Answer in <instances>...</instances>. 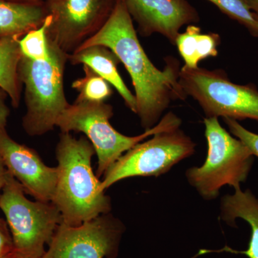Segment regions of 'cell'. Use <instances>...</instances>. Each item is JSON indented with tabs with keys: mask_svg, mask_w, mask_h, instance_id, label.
Masks as SVG:
<instances>
[{
	"mask_svg": "<svg viewBox=\"0 0 258 258\" xmlns=\"http://www.w3.org/2000/svg\"><path fill=\"white\" fill-rule=\"evenodd\" d=\"M179 82L186 96L198 102L206 118L258 121V90L252 83H232L223 70L185 66L180 70Z\"/></svg>",
	"mask_w": 258,
	"mask_h": 258,
	"instance_id": "cell-7",
	"label": "cell"
},
{
	"mask_svg": "<svg viewBox=\"0 0 258 258\" xmlns=\"http://www.w3.org/2000/svg\"><path fill=\"white\" fill-rule=\"evenodd\" d=\"M13 242L7 221L0 217V258L9 256L13 252Z\"/></svg>",
	"mask_w": 258,
	"mask_h": 258,
	"instance_id": "cell-22",
	"label": "cell"
},
{
	"mask_svg": "<svg viewBox=\"0 0 258 258\" xmlns=\"http://www.w3.org/2000/svg\"><path fill=\"white\" fill-rule=\"evenodd\" d=\"M220 42L218 34L202 33L200 28L190 25L186 31L179 34L175 45L184 61V66L189 69H196L199 67V62L204 59L217 57Z\"/></svg>",
	"mask_w": 258,
	"mask_h": 258,
	"instance_id": "cell-16",
	"label": "cell"
},
{
	"mask_svg": "<svg viewBox=\"0 0 258 258\" xmlns=\"http://www.w3.org/2000/svg\"><path fill=\"white\" fill-rule=\"evenodd\" d=\"M111 105L103 102L75 101L60 115L56 126L62 133L81 132L86 135L98 157L96 176H103L107 169L129 149L158 132L179 128L181 119L173 112L166 113L155 126L137 137H128L115 130L110 119Z\"/></svg>",
	"mask_w": 258,
	"mask_h": 258,
	"instance_id": "cell-3",
	"label": "cell"
},
{
	"mask_svg": "<svg viewBox=\"0 0 258 258\" xmlns=\"http://www.w3.org/2000/svg\"><path fill=\"white\" fill-rule=\"evenodd\" d=\"M196 144L179 128L162 131L127 151L103 174V191L120 180L159 176L195 152Z\"/></svg>",
	"mask_w": 258,
	"mask_h": 258,
	"instance_id": "cell-8",
	"label": "cell"
},
{
	"mask_svg": "<svg viewBox=\"0 0 258 258\" xmlns=\"http://www.w3.org/2000/svg\"><path fill=\"white\" fill-rule=\"evenodd\" d=\"M7 174H8V169L5 165L1 154H0V194H1L2 189L5 184Z\"/></svg>",
	"mask_w": 258,
	"mask_h": 258,
	"instance_id": "cell-24",
	"label": "cell"
},
{
	"mask_svg": "<svg viewBox=\"0 0 258 258\" xmlns=\"http://www.w3.org/2000/svg\"><path fill=\"white\" fill-rule=\"evenodd\" d=\"M51 22L52 16L49 14L41 26L30 30L20 39L19 45L24 57L35 61H45L49 58L47 30Z\"/></svg>",
	"mask_w": 258,
	"mask_h": 258,
	"instance_id": "cell-19",
	"label": "cell"
},
{
	"mask_svg": "<svg viewBox=\"0 0 258 258\" xmlns=\"http://www.w3.org/2000/svg\"><path fill=\"white\" fill-rule=\"evenodd\" d=\"M83 70L85 76L72 83V88L79 92L76 101L103 102L111 96L113 90L106 80L86 64Z\"/></svg>",
	"mask_w": 258,
	"mask_h": 258,
	"instance_id": "cell-18",
	"label": "cell"
},
{
	"mask_svg": "<svg viewBox=\"0 0 258 258\" xmlns=\"http://www.w3.org/2000/svg\"><path fill=\"white\" fill-rule=\"evenodd\" d=\"M19 40L15 37L0 39V88L10 97L15 108L20 104L21 91L18 66L23 55Z\"/></svg>",
	"mask_w": 258,
	"mask_h": 258,
	"instance_id": "cell-17",
	"label": "cell"
},
{
	"mask_svg": "<svg viewBox=\"0 0 258 258\" xmlns=\"http://www.w3.org/2000/svg\"><path fill=\"white\" fill-rule=\"evenodd\" d=\"M3 258H15V257H12L11 255H9V256H7V257H5Z\"/></svg>",
	"mask_w": 258,
	"mask_h": 258,
	"instance_id": "cell-28",
	"label": "cell"
},
{
	"mask_svg": "<svg viewBox=\"0 0 258 258\" xmlns=\"http://www.w3.org/2000/svg\"><path fill=\"white\" fill-rule=\"evenodd\" d=\"M249 8L258 15V0H244Z\"/></svg>",
	"mask_w": 258,
	"mask_h": 258,
	"instance_id": "cell-25",
	"label": "cell"
},
{
	"mask_svg": "<svg viewBox=\"0 0 258 258\" xmlns=\"http://www.w3.org/2000/svg\"><path fill=\"white\" fill-rule=\"evenodd\" d=\"M125 230L111 213L79 226L62 222L42 258H116Z\"/></svg>",
	"mask_w": 258,
	"mask_h": 258,
	"instance_id": "cell-9",
	"label": "cell"
},
{
	"mask_svg": "<svg viewBox=\"0 0 258 258\" xmlns=\"http://www.w3.org/2000/svg\"><path fill=\"white\" fill-rule=\"evenodd\" d=\"M0 154L7 169L37 201L50 203L55 194L57 168L42 161L35 149L20 144L0 128Z\"/></svg>",
	"mask_w": 258,
	"mask_h": 258,
	"instance_id": "cell-11",
	"label": "cell"
},
{
	"mask_svg": "<svg viewBox=\"0 0 258 258\" xmlns=\"http://www.w3.org/2000/svg\"><path fill=\"white\" fill-rule=\"evenodd\" d=\"M48 41L47 60H32L22 56L18 76L25 86L26 113L23 127L31 137L53 130L60 115L69 107L64 91V72L69 54Z\"/></svg>",
	"mask_w": 258,
	"mask_h": 258,
	"instance_id": "cell-4",
	"label": "cell"
},
{
	"mask_svg": "<svg viewBox=\"0 0 258 258\" xmlns=\"http://www.w3.org/2000/svg\"><path fill=\"white\" fill-rule=\"evenodd\" d=\"M220 217L227 225L236 227V220L242 219L251 227V237L247 250L238 251L224 247L220 250L201 249L198 254L209 252H227L241 254L248 258H258V199L249 189L242 191L240 187L236 188L232 195L222 197L220 205Z\"/></svg>",
	"mask_w": 258,
	"mask_h": 258,
	"instance_id": "cell-13",
	"label": "cell"
},
{
	"mask_svg": "<svg viewBox=\"0 0 258 258\" xmlns=\"http://www.w3.org/2000/svg\"><path fill=\"white\" fill-rule=\"evenodd\" d=\"M205 137L208 152L201 166L186 171V179L204 200H215L225 185L234 189L247 180L254 155L240 139L234 138L220 124L218 118H205Z\"/></svg>",
	"mask_w": 258,
	"mask_h": 258,
	"instance_id": "cell-6",
	"label": "cell"
},
{
	"mask_svg": "<svg viewBox=\"0 0 258 258\" xmlns=\"http://www.w3.org/2000/svg\"><path fill=\"white\" fill-rule=\"evenodd\" d=\"M95 154L86 137L76 139L71 133L61 132L55 150L57 180L52 203L66 225H81L111 212V198L105 195L93 171Z\"/></svg>",
	"mask_w": 258,
	"mask_h": 258,
	"instance_id": "cell-2",
	"label": "cell"
},
{
	"mask_svg": "<svg viewBox=\"0 0 258 258\" xmlns=\"http://www.w3.org/2000/svg\"><path fill=\"white\" fill-rule=\"evenodd\" d=\"M142 36L158 33L173 45L184 25L200 21L197 10L187 0H122Z\"/></svg>",
	"mask_w": 258,
	"mask_h": 258,
	"instance_id": "cell-12",
	"label": "cell"
},
{
	"mask_svg": "<svg viewBox=\"0 0 258 258\" xmlns=\"http://www.w3.org/2000/svg\"><path fill=\"white\" fill-rule=\"evenodd\" d=\"M22 184L8 171L0 194V209L11 232L15 258H42L62 217L52 202H32Z\"/></svg>",
	"mask_w": 258,
	"mask_h": 258,
	"instance_id": "cell-5",
	"label": "cell"
},
{
	"mask_svg": "<svg viewBox=\"0 0 258 258\" xmlns=\"http://www.w3.org/2000/svg\"><path fill=\"white\" fill-rule=\"evenodd\" d=\"M115 3L116 0H54L47 3L52 16L47 39L69 55L72 53L101 30Z\"/></svg>",
	"mask_w": 258,
	"mask_h": 258,
	"instance_id": "cell-10",
	"label": "cell"
},
{
	"mask_svg": "<svg viewBox=\"0 0 258 258\" xmlns=\"http://www.w3.org/2000/svg\"><path fill=\"white\" fill-rule=\"evenodd\" d=\"M73 64H86L115 88L125 105L137 113V99L120 77L118 64L120 61L114 52L103 45H93L75 50L69 55Z\"/></svg>",
	"mask_w": 258,
	"mask_h": 258,
	"instance_id": "cell-14",
	"label": "cell"
},
{
	"mask_svg": "<svg viewBox=\"0 0 258 258\" xmlns=\"http://www.w3.org/2000/svg\"><path fill=\"white\" fill-rule=\"evenodd\" d=\"M15 1L29 2V3H43L45 0H15Z\"/></svg>",
	"mask_w": 258,
	"mask_h": 258,
	"instance_id": "cell-26",
	"label": "cell"
},
{
	"mask_svg": "<svg viewBox=\"0 0 258 258\" xmlns=\"http://www.w3.org/2000/svg\"><path fill=\"white\" fill-rule=\"evenodd\" d=\"M49 15L46 2L0 0V39L21 38L41 26Z\"/></svg>",
	"mask_w": 258,
	"mask_h": 258,
	"instance_id": "cell-15",
	"label": "cell"
},
{
	"mask_svg": "<svg viewBox=\"0 0 258 258\" xmlns=\"http://www.w3.org/2000/svg\"><path fill=\"white\" fill-rule=\"evenodd\" d=\"M222 13L247 29L252 36L258 38V15L244 0H208Z\"/></svg>",
	"mask_w": 258,
	"mask_h": 258,
	"instance_id": "cell-20",
	"label": "cell"
},
{
	"mask_svg": "<svg viewBox=\"0 0 258 258\" xmlns=\"http://www.w3.org/2000/svg\"><path fill=\"white\" fill-rule=\"evenodd\" d=\"M224 120L231 134L243 142L252 152L254 157L258 158V134L244 128L237 120L228 118H224Z\"/></svg>",
	"mask_w": 258,
	"mask_h": 258,
	"instance_id": "cell-21",
	"label": "cell"
},
{
	"mask_svg": "<svg viewBox=\"0 0 258 258\" xmlns=\"http://www.w3.org/2000/svg\"><path fill=\"white\" fill-rule=\"evenodd\" d=\"M53 1H54V0H45V2H46L47 3H50Z\"/></svg>",
	"mask_w": 258,
	"mask_h": 258,
	"instance_id": "cell-27",
	"label": "cell"
},
{
	"mask_svg": "<svg viewBox=\"0 0 258 258\" xmlns=\"http://www.w3.org/2000/svg\"><path fill=\"white\" fill-rule=\"evenodd\" d=\"M93 45L111 49L125 66L135 91L136 114L145 131L159 123L172 102L187 98L179 82V61L166 57L163 71L152 63L139 42L133 20L122 0H116L113 13L101 30L76 50Z\"/></svg>",
	"mask_w": 258,
	"mask_h": 258,
	"instance_id": "cell-1",
	"label": "cell"
},
{
	"mask_svg": "<svg viewBox=\"0 0 258 258\" xmlns=\"http://www.w3.org/2000/svg\"><path fill=\"white\" fill-rule=\"evenodd\" d=\"M8 94L0 88V128H6L7 122L9 117L10 111L7 106L6 100Z\"/></svg>",
	"mask_w": 258,
	"mask_h": 258,
	"instance_id": "cell-23",
	"label": "cell"
}]
</instances>
